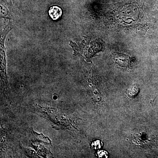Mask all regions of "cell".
<instances>
[{
    "label": "cell",
    "mask_w": 158,
    "mask_h": 158,
    "mask_svg": "<svg viewBox=\"0 0 158 158\" xmlns=\"http://www.w3.org/2000/svg\"><path fill=\"white\" fill-rule=\"evenodd\" d=\"M113 58L116 63L122 67H126L129 64L130 57L127 55L116 53L114 54Z\"/></svg>",
    "instance_id": "6da1fadb"
},
{
    "label": "cell",
    "mask_w": 158,
    "mask_h": 158,
    "mask_svg": "<svg viewBox=\"0 0 158 158\" xmlns=\"http://www.w3.org/2000/svg\"><path fill=\"white\" fill-rule=\"evenodd\" d=\"M48 13L51 18L54 20H56L61 17L62 15V10L58 6H52L49 10Z\"/></svg>",
    "instance_id": "7a4b0ae2"
},
{
    "label": "cell",
    "mask_w": 158,
    "mask_h": 158,
    "mask_svg": "<svg viewBox=\"0 0 158 158\" xmlns=\"http://www.w3.org/2000/svg\"><path fill=\"white\" fill-rule=\"evenodd\" d=\"M139 92V87L136 85H133L130 87L127 90L128 95L131 98L136 96Z\"/></svg>",
    "instance_id": "3957f363"
},
{
    "label": "cell",
    "mask_w": 158,
    "mask_h": 158,
    "mask_svg": "<svg viewBox=\"0 0 158 158\" xmlns=\"http://www.w3.org/2000/svg\"><path fill=\"white\" fill-rule=\"evenodd\" d=\"M13 2H15V1H16V0H13Z\"/></svg>",
    "instance_id": "277c9868"
}]
</instances>
